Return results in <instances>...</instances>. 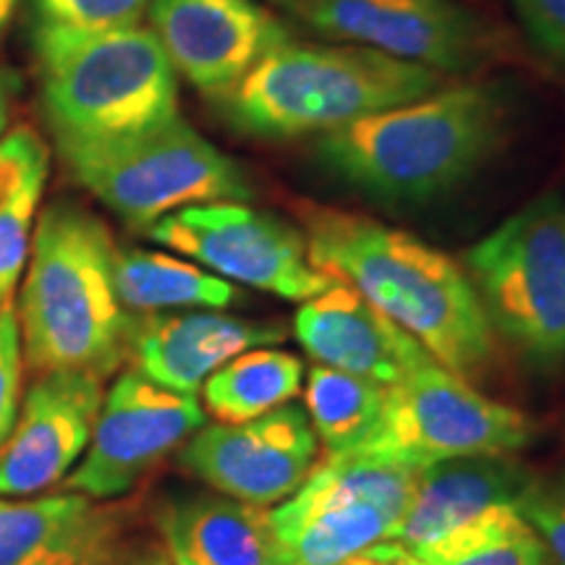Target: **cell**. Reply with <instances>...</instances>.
<instances>
[{
  "mask_svg": "<svg viewBox=\"0 0 565 565\" xmlns=\"http://www.w3.org/2000/svg\"><path fill=\"white\" fill-rule=\"evenodd\" d=\"M152 0H30L34 26L118 30L137 26Z\"/></svg>",
  "mask_w": 565,
  "mask_h": 565,
  "instance_id": "484cf974",
  "label": "cell"
},
{
  "mask_svg": "<svg viewBox=\"0 0 565 565\" xmlns=\"http://www.w3.org/2000/svg\"><path fill=\"white\" fill-rule=\"evenodd\" d=\"M286 338L282 324L221 312L141 315L131 320L129 356L137 372L168 391L196 395L223 364Z\"/></svg>",
  "mask_w": 565,
  "mask_h": 565,
  "instance_id": "2e32d148",
  "label": "cell"
},
{
  "mask_svg": "<svg viewBox=\"0 0 565 565\" xmlns=\"http://www.w3.org/2000/svg\"><path fill=\"white\" fill-rule=\"evenodd\" d=\"M387 387L366 377L315 364L307 380V416L328 456L351 454L383 416Z\"/></svg>",
  "mask_w": 565,
  "mask_h": 565,
  "instance_id": "cb8c5ba5",
  "label": "cell"
},
{
  "mask_svg": "<svg viewBox=\"0 0 565 565\" xmlns=\"http://www.w3.org/2000/svg\"><path fill=\"white\" fill-rule=\"evenodd\" d=\"M116 291L126 312L137 315L228 309L238 301V288L221 275L171 254L145 249L116 252Z\"/></svg>",
  "mask_w": 565,
  "mask_h": 565,
  "instance_id": "7402d4cb",
  "label": "cell"
},
{
  "mask_svg": "<svg viewBox=\"0 0 565 565\" xmlns=\"http://www.w3.org/2000/svg\"><path fill=\"white\" fill-rule=\"evenodd\" d=\"M13 95H17V76L6 66H0V139H3L6 126H9Z\"/></svg>",
  "mask_w": 565,
  "mask_h": 565,
  "instance_id": "4dcf8cb0",
  "label": "cell"
},
{
  "mask_svg": "<svg viewBox=\"0 0 565 565\" xmlns=\"http://www.w3.org/2000/svg\"><path fill=\"white\" fill-rule=\"evenodd\" d=\"M21 393V330L13 303L0 309V450L13 433Z\"/></svg>",
  "mask_w": 565,
  "mask_h": 565,
  "instance_id": "83f0119b",
  "label": "cell"
},
{
  "mask_svg": "<svg viewBox=\"0 0 565 565\" xmlns=\"http://www.w3.org/2000/svg\"><path fill=\"white\" fill-rule=\"evenodd\" d=\"M296 338L317 364L391 387L429 356L424 345L387 320L345 282L303 301L294 322Z\"/></svg>",
  "mask_w": 565,
  "mask_h": 565,
  "instance_id": "e0dca14e",
  "label": "cell"
},
{
  "mask_svg": "<svg viewBox=\"0 0 565 565\" xmlns=\"http://www.w3.org/2000/svg\"><path fill=\"white\" fill-rule=\"evenodd\" d=\"M147 236L225 280L286 301L303 303L338 282L312 265L299 228L244 202L194 204L162 217L147 228Z\"/></svg>",
  "mask_w": 565,
  "mask_h": 565,
  "instance_id": "30bf717a",
  "label": "cell"
},
{
  "mask_svg": "<svg viewBox=\"0 0 565 565\" xmlns=\"http://www.w3.org/2000/svg\"><path fill=\"white\" fill-rule=\"evenodd\" d=\"M416 555L427 565H553L519 505L498 508Z\"/></svg>",
  "mask_w": 565,
  "mask_h": 565,
  "instance_id": "d4e9b609",
  "label": "cell"
},
{
  "mask_svg": "<svg viewBox=\"0 0 565 565\" xmlns=\"http://www.w3.org/2000/svg\"><path fill=\"white\" fill-rule=\"evenodd\" d=\"M58 152L71 179L137 231L194 204L252 200L242 166L181 116L134 137Z\"/></svg>",
  "mask_w": 565,
  "mask_h": 565,
  "instance_id": "8992f818",
  "label": "cell"
},
{
  "mask_svg": "<svg viewBox=\"0 0 565 565\" xmlns=\"http://www.w3.org/2000/svg\"><path fill=\"white\" fill-rule=\"evenodd\" d=\"M419 471L359 454L328 456L270 511L286 565H343L391 540L412 505Z\"/></svg>",
  "mask_w": 565,
  "mask_h": 565,
  "instance_id": "9c48e42d",
  "label": "cell"
},
{
  "mask_svg": "<svg viewBox=\"0 0 565 565\" xmlns=\"http://www.w3.org/2000/svg\"><path fill=\"white\" fill-rule=\"evenodd\" d=\"M492 333L532 366L565 362V200L542 196L463 254Z\"/></svg>",
  "mask_w": 565,
  "mask_h": 565,
  "instance_id": "52a82bcc",
  "label": "cell"
},
{
  "mask_svg": "<svg viewBox=\"0 0 565 565\" xmlns=\"http://www.w3.org/2000/svg\"><path fill=\"white\" fill-rule=\"evenodd\" d=\"M437 89L440 74L433 68L370 47L299 45L291 40L212 103L246 137L282 141L322 137Z\"/></svg>",
  "mask_w": 565,
  "mask_h": 565,
  "instance_id": "277c9868",
  "label": "cell"
},
{
  "mask_svg": "<svg viewBox=\"0 0 565 565\" xmlns=\"http://www.w3.org/2000/svg\"><path fill=\"white\" fill-rule=\"evenodd\" d=\"M505 105L484 84H456L317 139L324 171L372 200L422 204L469 179L503 139Z\"/></svg>",
  "mask_w": 565,
  "mask_h": 565,
  "instance_id": "3957f363",
  "label": "cell"
},
{
  "mask_svg": "<svg viewBox=\"0 0 565 565\" xmlns=\"http://www.w3.org/2000/svg\"><path fill=\"white\" fill-rule=\"evenodd\" d=\"M147 17L175 74L210 100L291 42V30L257 0H152Z\"/></svg>",
  "mask_w": 565,
  "mask_h": 565,
  "instance_id": "5bb4252c",
  "label": "cell"
},
{
  "mask_svg": "<svg viewBox=\"0 0 565 565\" xmlns=\"http://www.w3.org/2000/svg\"><path fill=\"white\" fill-rule=\"evenodd\" d=\"M303 383V364L294 353L249 349L223 364L202 385L204 406L223 424H242L286 406Z\"/></svg>",
  "mask_w": 565,
  "mask_h": 565,
  "instance_id": "603a6c76",
  "label": "cell"
},
{
  "mask_svg": "<svg viewBox=\"0 0 565 565\" xmlns=\"http://www.w3.org/2000/svg\"><path fill=\"white\" fill-rule=\"evenodd\" d=\"M173 565H286L267 508L228 494H186L160 508Z\"/></svg>",
  "mask_w": 565,
  "mask_h": 565,
  "instance_id": "ffe728a7",
  "label": "cell"
},
{
  "mask_svg": "<svg viewBox=\"0 0 565 565\" xmlns=\"http://www.w3.org/2000/svg\"><path fill=\"white\" fill-rule=\"evenodd\" d=\"M519 511L545 542L550 563L565 565V471L534 477L519 500Z\"/></svg>",
  "mask_w": 565,
  "mask_h": 565,
  "instance_id": "4316f807",
  "label": "cell"
},
{
  "mask_svg": "<svg viewBox=\"0 0 565 565\" xmlns=\"http://www.w3.org/2000/svg\"><path fill=\"white\" fill-rule=\"evenodd\" d=\"M534 475L513 456H469L419 471L412 505L391 540L419 553L505 505H519Z\"/></svg>",
  "mask_w": 565,
  "mask_h": 565,
  "instance_id": "d6986e66",
  "label": "cell"
},
{
  "mask_svg": "<svg viewBox=\"0 0 565 565\" xmlns=\"http://www.w3.org/2000/svg\"><path fill=\"white\" fill-rule=\"evenodd\" d=\"M202 427L196 395L168 391L137 370L124 372L105 393L84 461L66 477V487L95 500L121 498Z\"/></svg>",
  "mask_w": 565,
  "mask_h": 565,
  "instance_id": "7c38bea8",
  "label": "cell"
},
{
  "mask_svg": "<svg viewBox=\"0 0 565 565\" xmlns=\"http://www.w3.org/2000/svg\"><path fill=\"white\" fill-rule=\"evenodd\" d=\"M32 47L58 150L134 137L179 116V74L150 26H34Z\"/></svg>",
  "mask_w": 565,
  "mask_h": 565,
  "instance_id": "5b68a950",
  "label": "cell"
},
{
  "mask_svg": "<svg viewBox=\"0 0 565 565\" xmlns=\"http://www.w3.org/2000/svg\"><path fill=\"white\" fill-rule=\"evenodd\" d=\"M116 244L97 215L53 202L34 225L19 299L21 349L38 374L108 377L129 356L131 317L116 291Z\"/></svg>",
  "mask_w": 565,
  "mask_h": 565,
  "instance_id": "7a4b0ae2",
  "label": "cell"
},
{
  "mask_svg": "<svg viewBox=\"0 0 565 565\" xmlns=\"http://www.w3.org/2000/svg\"><path fill=\"white\" fill-rule=\"evenodd\" d=\"M529 38L550 58L565 63V0H513Z\"/></svg>",
  "mask_w": 565,
  "mask_h": 565,
  "instance_id": "f1b7e54d",
  "label": "cell"
},
{
  "mask_svg": "<svg viewBox=\"0 0 565 565\" xmlns=\"http://www.w3.org/2000/svg\"><path fill=\"white\" fill-rule=\"evenodd\" d=\"M532 443L521 412L484 398L433 356L387 387L383 416L351 454L422 471L469 456H513Z\"/></svg>",
  "mask_w": 565,
  "mask_h": 565,
  "instance_id": "ba28073f",
  "label": "cell"
},
{
  "mask_svg": "<svg viewBox=\"0 0 565 565\" xmlns=\"http://www.w3.org/2000/svg\"><path fill=\"white\" fill-rule=\"evenodd\" d=\"M320 440L301 406L286 404L242 424H210L183 445L186 471L233 500L282 503L312 475Z\"/></svg>",
  "mask_w": 565,
  "mask_h": 565,
  "instance_id": "4fadbf2b",
  "label": "cell"
},
{
  "mask_svg": "<svg viewBox=\"0 0 565 565\" xmlns=\"http://www.w3.org/2000/svg\"><path fill=\"white\" fill-rule=\"evenodd\" d=\"M309 259L362 294L458 377H475L494 353L492 328L469 275L412 233L322 204H296Z\"/></svg>",
  "mask_w": 565,
  "mask_h": 565,
  "instance_id": "6da1fadb",
  "label": "cell"
},
{
  "mask_svg": "<svg viewBox=\"0 0 565 565\" xmlns=\"http://www.w3.org/2000/svg\"><path fill=\"white\" fill-rule=\"evenodd\" d=\"M309 30L391 58L461 74L479 66L487 26L454 0H280Z\"/></svg>",
  "mask_w": 565,
  "mask_h": 565,
  "instance_id": "8fae6325",
  "label": "cell"
},
{
  "mask_svg": "<svg viewBox=\"0 0 565 565\" xmlns=\"http://www.w3.org/2000/svg\"><path fill=\"white\" fill-rule=\"evenodd\" d=\"M51 173V150L30 126L0 139V309L13 303Z\"/></svg>",
  "mask_w": 565,
  "mask_h": 565,
  "instance_id": "44dd1931",
  "label": "cell"
},
{
  "mask_svg": "<svg viewBox=\"0 0 565 565\" xmlns=\"http://www.w3.org/2000/svg\"><path fill=\"white\" fill-rule=\"evenodd\" d=\"M121 519L82 492L0 498V565H116Z\"/></svg>",
  "mask_w": 565,
  "mask_h": 565,
  "instance_id": "ac0fdd59",
  "label": "cell"
},
{
  "mask_svg": "<svg viewBox=\"0 0 565 565\" xmlns=\"http://www.w3.org/2000/svg\"><path fill=\"white\" fill-rule=\"evenodd\" d=\"M103 398L97 374H40L0 450V498H30L66 479L87 450Z\"/></svg>",
  "mask_w": 565,
  "mask_h": 565,
  "instance_id": "9a60e30c",
  "label": "cell"
},
{
  "mask_svg": "<svg viewBox=\"0 0 565 565\" xmlns=\"http://www.w3.org/2000/svg\"><path fill=\"white\" fill-rule=\"evenodd\" d=\"M343 565H427L414 550L401 545V542L385 540L377 545L362 550L359 555H353Z\"/></svg>",
  "mask_w": 565,
  "mask_h": 565,
  "instance_id": "f546056e",
  "label": "cell"
},
{
  "mask_svg": "<svg viewBox=\"0 0 565 565\" xmlns=\"http://www.w3.org/2000/svg\"><path fill=\"white\" fill-rule=\"evenodd\" d=\"M17 9H19V0H0V40L6 38V32H9L13 17H17Z\"/></svg>",
  "mask_w": 565,
  "mask_h": 565,
  "instance_id": "1f68e13d",
  "label": "cell"
}]
</instances>
